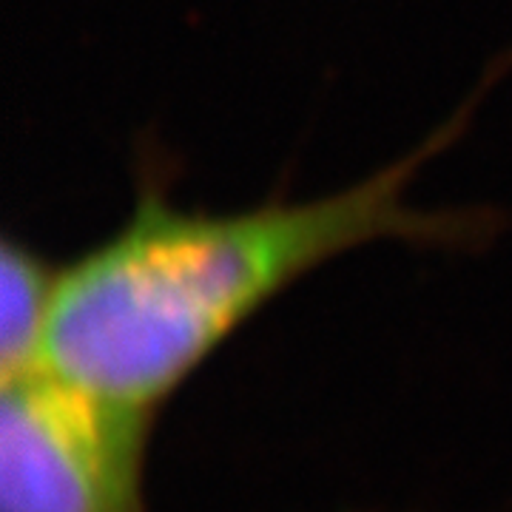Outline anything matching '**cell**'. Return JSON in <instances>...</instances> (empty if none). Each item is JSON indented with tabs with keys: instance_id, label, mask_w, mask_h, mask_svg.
I'll list each match as a JSON object with an SVG mask.
<instances>
[{
	"instance_id": "6da1fadb",
	"label": "cell",
	"mask_w": 512,
	"mask_h": 512,
	"mask_svg": "<svg viewBox=\"0 0 512 512\" xmlns=\"http://www.w3.org/2000/svg\"><path fill=\"white\" fill-rule=\"evenodd\" d=\"M510 63L507 55L424 143L333 194L194 211L143 177L120 228L60 268L37 367L103 402L157 416L254 316L333 259L384 239L478 245L495 231L493 214L419 208L407 188L464 134L484 89Z\"/></svg>"
},
{
	"instance_id": "7a4b0ae2",
	"label": "cell",
	"mask_w": 512,
	"mask_h": 512,
	"mask_svg": "<svg viewBox=\"0 0 512 512\" xmlns=\"http://www.w3.org/2000/svg\"><path fill=\"white\" fill-rule=\"evenodd\" d=\"M154 419L43 367L3 379L0 512H148Z\"/></svg>"
},
{
	"instance_id": "3957f363",
	"label": "cell",
	"mask_w": 512,
	"mask_h": 512,
	"mask_svg": "<svg viewBox=\"0 0 512 512\" xmlns=\"http://www.w3.org/2000/svg\"><path fill=\"white\" fill-rule=\"evenodd\" d=\"M60 268L26 239L3 237L0 251V376L40 365Z\"/></svg>"
}]
</instances>
